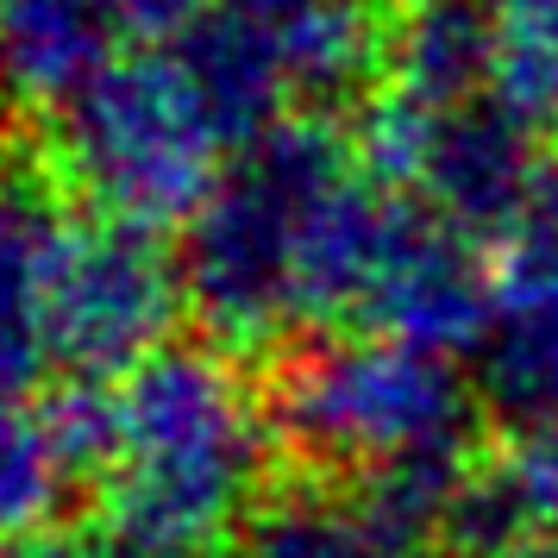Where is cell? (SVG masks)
Masks as SVG:
<instances>
[{
	"label": "cell",
	"instance_id": "2e32d148",
	"mask_svg": "<svg viewBox=\"0 0 558 558\" xmlns=\"http://www.w3.org/2000/svg\"><path fill=\"white\" fill-rule=\"evenodd\" d=\"M120 26H138V32H189L195 20L214 13V0H113Z\"/></svg>",
	"mask_w": 558,
	"mask_h": 558
},
{
	"label": "cell",
	"instance_id": "277c9868",
	"mask_svg": "<svg viewBox=\"0 0 558 558\" xmlns=\"http://www.w3.org/2000/svg\"><path fill=\"white\" fill-rule=\"evenodd\" d=\"M232 120L207 95L195 63L177 51L113 57L57 113V170L76 195L138 227H163L214 195Z\"/></svg>",
	"mask_w": 558,
	"mask_h": 558
},
{
	"label": "cell",
	"instance_id": "5bb4252c",
	"mask_svg": "<svg viewBox=\"0 0 558 558\" xmlns=\"http://www.w3.org/2000/svg\"><path fill=\"white\" fill-rule=\"evenodd\" d=\"M76 471L51 414L0 389V546H26L51 527Z\"/></svg>",
	"mask_w": 558,
	"mask_h": 558
},
{
	"label": "cell",
	"instance_id": "8992f818",
	"mask_svg": "<svg viewBox=\"0 0 558 558\" xmlns=\"http://www.w3.org/2000/svg\"><path fill=\"white\" fill-rule=\"evenodd\" d=\"M182 302H189V282H182V264L163 252V239L138 220L101 214L63 232L45 345L82 383L126 377L151 352H163Z\"/></svg>",
	"mask_w": 558,
	"mask_h": 558
},
{
	"label": "cell",
	"instance_id": "9c48e42d",
	"mask_svg": "<svg viewBox=\"0 0 558 558\" xmlns=\"http://www.w3.org/2000/svg\"><path fill=\"white\" fill-rule=\"evenodd\" d=\"M214 13L270 57L282 95L295 101L352 95L389 38L377 0H214Z\"/></svg>",
	"mask_w": 558,
	"mask_h": 558
},
{
	"label": "cell",
	"instance_id": "7c38bea8",
	"mask_svg": "<svg viewBox=\"0 0 558 558\" xmlns=\"http://www.w3.org/2000/svg\"><path fill=\"white\" fill-rule=\"evenodd\" d=\"M51 189L26 163H0V389L32 377V364L51 352L45 345V314H51V277L63 257Z\"/></svg>",
	"mask_w": 558,
	"mask_h": 558
},
{
	"label": "cell",
	"instance_id": "4fadbf2b",
	"mask_svg": "<svg viewBox=\"0 0 558 558\" xmlns=\"http://www.w3.org/2000/svg\"><path fill=\"white\" fill-rule=\"evenodd\" d=\"M245 558H427V539L383 514L371 496L295 489L257 508L245 527Z\"/></svg>",
	"mask_w": 558,
	"mask_h": 558
},
{
	"label": "cell",
	"instance_id": "ba28073f",
	"mask_svg": "<svg viewBox=\"0 0 558 558\" xmlns=\"http://www.w3.org/2000/svg\"><path fill=\"white\" fill-rule=\"evenodd\" d=\"M483 383L527 421L558 408V202L508 239L483 332Z\"/></svg>",
	"mask_w": 558,
	"mask_h": 558
},
{
	"label": "cell",
	"instance_id": "52a82bcc",
	"mask_svg": "<svg viewBox=\"0 0 558 558\" xmlns=\"http://www.w3.org/2000/svg\"><path fill=\"white\" fill-rule=\"evenodd\" d=\"M489 307H496V277L477 264L471 239L396 195L357 320L383 339H408L427 352H464V345H483Z\"/></svg>",
	"mask_w": 558,
	"mask_h": 558
},
{
	"label": "cell",
	"instance_id": "7a4b0ae2",
	"mask_svg": "<svg viewBox=\"0 0 558 558\" xmlns=\"http://www.w3.org/2000/svg\"><path fill=\"white\" fill-rule=\"evenodd\" d=\"M477 427L471 377L452 352L408 339H339L302 352L277 383V433L314 464L364 471V496L421 539H446Z\"/></svg>",
	"mask_w": 558,
	"mask_h": 558
},
{
	"label": "cell",
	"instance_id": "e0dca14e",
	"mask_svg": "<svg viewBox=\"0 0 558 558\" xmlns=\"http://www.w3.org/2000/svg\"><path fill=\"white\" fill-rule=\"evenodd\" d=\"M13 558H138V546H95V539H57L38 533L26 546H13Z\"/></svg>",
	"mask_w": 558,
	"mask_h": 558
},
{
	"label": "cell",
	"instance_id": "8fae6325",
	"mask_svg": "<svg viewBox=\"0 0 558 558\" xmlns=\"http://www.w3.org/2000/svg\"><path fill=\"white\" fill-rule=\"evenodd\" d=\"M383 51L396 95L433 107L483 101L502 82V0H396Z\"/></svg>",
	"mask_w": 558,
	"mask_h": 558
},
{
	"label": "cell",
	"instance_id": "5b68a950",
	"mask_svg": "<svg viewBox=\"0 0 558 558\" xmlns=\"http://www.w3.org/2000/svg\"><path fill=\"white\" fill-rule=\"evenodd\" d=\"M364 163L383 189L414 195L464 239H514L553 207L539 120L508 107L502 95L458 107L389 95L364 120Z\"/></svg>",
	"mask_w": 558,
	"mask_h": 558
},
{
	"label": "cell",
	"instance_id": "3957f363",
	"mask_svg": "<svg viewBox=\"0 0 558 558\" xmlns=\"http://www.w3.org/2000/svg\"><path fill=\"white\" fill-rule=\"evenodd\" d=\"M107 521L138 553H202L252 514L270 471V414L239 364L163 345L113 389Z\"/></svg>",
	"mask_w": 558,
	"mask_h": 558
},
{
	"label": "cell",
	"instance_id": "30bf717a",
	"mask_svg": "<svg viewBox=\"0 0 558 558\" xmlns=\"http://www.w3.org/2000/svg\"><path fill=\"white\" fill-rule=\"evenodd\" d=\"M113 0H0V101L63 113L113 63Z\"/></svg>",
	"mask_w": 558,
	"mask_h": 558
},
{
	"label": "cell",
	"instance_id": "d6986e66",
	"mask_svg": "<svg viewBox=\"0 0 558 558\" xmlns=\"http://www.w3.org/2000/svg\"><path fill=\"white\" fill-rule=\"evenodd\" d=\"M138 558H202V553H138Z\"/></svg>",
	"mask_w": 558,
	"mask_h": 558
},
{
	"label": "cell",
	"instance_id": "6da1fadb",
	"mask_svg": "<svg viewBox=\"0 0 558 558\" xmlns=\"http://www.w3.org/2000/svg\"><path fill=\"white\" fill-rule=\"evenodd\" d=\"M396 202L314 120H277L189 214V307L227 345H270L302 320L357 314Z\"/></svg>",
	"mask_w": 558,
	"mask_h": 558
},
{
	"label": "cell",
	"instance_id": "9a60e30c",
	"mask_svg": "<svg viewBox=\"0 0 558 558\" xmlns=\"http://www.w3.org/2000/svg\"><path fill=\"white\" fill-rule=\"evenodd\" d=\"M508 489L527 514V527H553L558 533V408L527 421V433L514 439V458H508Z\"/></svg>",
	"mask_w": 558,
	"mask_h": 558
},
{
	"label": "cell",
	"instance_id": "ac0fdd59",
	"mask_svg": "<svg viewBox=\"0 0 558 558\" xmlns=\"http://www.w3.org/2000/svg\"><path fill=\"white\" fill-rule=\"evenodd\" d=\"M483 558H558V533L539 527V533H521V539H508V546H496V553Z\"/></svg>",
	"mask_w": 558,
	"mask_h": 558
}]
</instances>
